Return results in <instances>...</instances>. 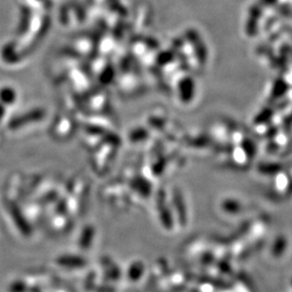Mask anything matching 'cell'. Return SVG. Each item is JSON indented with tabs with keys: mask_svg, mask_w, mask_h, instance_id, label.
Wrapping results in <instances>:
<instances>
[{
	"mask_svg": "<svg viewBox=\"0 0 292 292\" xmlns=\"http://www.w3.org/2000/svg\"><path fill=\"white\" fill-rule=\"evenodd\" d=\"M288 91V86L284 81H277L273 87V94L276 96H281Z\"/></svg>",
	"mask_w": 292,
	"mask_h": 292,
	"instance_id": "obj_2",
	"label": "cell"
},
{
	"mask_svg": "<svg viewBox=\"0 0 292 292\" xmlns=\"http://www.w3.org/2000/svg\"><path fill=\"white\" fill-rule=\"evenodd\" d=\"M179 94L183 101H189L194 95V83L190 78H184L179 84Z\"/></svg>",
	"mask_w": 292,
	"mask_h": 292,
	"instance_id": "obj_1",
	"label": "cell"
}]
</instances>
